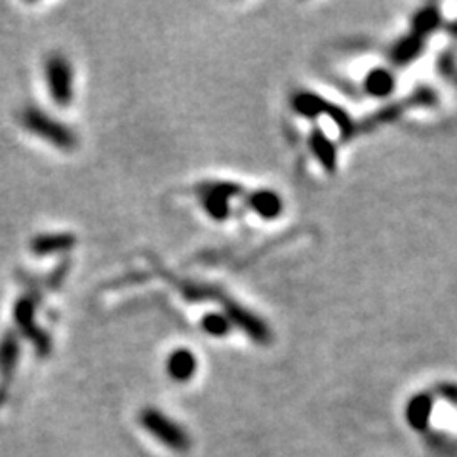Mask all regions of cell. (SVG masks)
<instances>
[{
	"instance_id": "cell-3",
	"label": "cell",
	"mask_w": 457,
	"mask_h": 457,
	"mask_svg": "<svg viewBox=\"0 0 457 457\" xmlns=\"http://www.w3.org/2000/svg\"><path fill=\"white\" fill-rule=\"evenodd\" d=\"M50 94L55 104L67 105L73 99V71L63 55H52L46 63Z\"/></svg>"
},
{
	"instance_id": "cell-5",
	"label": "cell",
	"mask_w": 457,
	"mask_h": 457,
	"mask_svg": "<svg viewBox=\"0 0 457 457\" xmlns=\"http://www.w3.org/2000/svg\"><path fill=\"white\" fill-rule=\"evenodd\" d=\"M238 191L240 189L237 185H223V183L213 185V187H206L203 196V206L208 212V216L216 221L227 220L228 212H231L228 200H231V196Z\"/></svg>"
},
{
	"instance_id": "cell-4",
	"label": "cell",
	"mask_w": 457,
	"mask_h": 457,
	"mask_svg": "<svg viewBox=\"0 0 457 457\" xmlns=\"http://www.w3.org/2000/svg\"><path fill=\"white\" fill-rule=\"evenodd\" d=\"M294 109L297 112H302L303 117H317V114H330V117L336 119L337 126L341 128L343 132L351 130V122L347 119V114L343 112L341 109L334 107L332 104H328L326 99L314 96V94H299L294 97Z\"/></svg>"
},
{
	"instance_id": "cell-9",
	"label": "cell",
	"mask_w": 457,
	"mask_h": 457,
	"mask_svg": "<svg viewBox=\"0 0 457 457\" xmlns=\"http://www.w3.org/2000/svg\"><path fill=\"white\" fill-rule=\"evenodd\" d=\"M406 416L413 428H425V425L428 423V418H431V400L423 395L416 396L408 404Z\"/></svg>"
},
{
	"instance_id": "cell-8",
	"label": "cell",
	"mask_w": 457,
	"mask_h": 457,
	"mask_svg": "<svg viewBox=\"0 0 457 457\" xmlns=\"http://www.w3.org/2000/svg\"><path fill=\"white\" fill-rule=\"evenodd\" d=\"M250 206L263 220H277L282 212V200L273 191H257L250 196Z\"/></svg>"
},
{
	"instance_id": "cell-1",
	"label": "cell",
	"mask_w": 457,
	"mask_h": 457,
	"mask_svg": "<svg viewBox=\"0 0 457 457\" xmlns=\"http://www.w3.org/2000/svg\"><path fill=\"white\" fill-rule=\"evenodd\" d=\"M139 423L145 431L174 452H187L191 448V436L185 428L161 410L145 408L139 413Z\"/></svg>"
},
{
	"instance_id": "cell-10",
	"label": "cell",
	"mask_w": 457,
	"mask_h": 457,
	"mask_svg": "<svg viewBox=\"0 0 457 457\" xmlns=\"http://www.w3.org/2000/svg\"><path fill=\"white\" fill-rule=\"evenodd\" d=\"M393 86H395V80H393L391 73H387L385 69L371 71V73L364 80L366 92L371 96H378V97L387 96L393 90Z\"/></svg>"
},
{
	"instance_id": "cell-2",
	"label": "cell",
	"mask_w": 457,
	"mask_h": 457,
	"mask_svg": "<svg viewBox=\"0 0 457 457\" xmlns=\"http://www.w3.org/2000/svg\"><path fill=\"white\" fill-rule=\"evenodd\" d=\"M23 124L29 132L40 136L42 139L50 141L52 145L60 149H73L75 147V136L73 132L65 128L63 124H57L45 112L37 109H27L23 114Z\"/></svg>"
},
{
	"instance_id": "cell-12",
	"label": "cell",
	"mask_w": 457,
	"mask_h": 457,
	"mask_svg": "<svg viewBox=\"0 0 457 457\" xmlns=\"http://www.w3.org/2000/svg\"><path fill=\"white\" fill-rule=\"evenodd\" d=\"M73 238H69L65 235H55V237H42L37 240V250L46 253V252H54V250H63L69 246V242Z\"/></svg>"
},
{
	"instance_id": "cell-7",
	"label": "cell",
	"mask_w": 457,
	"mask_h": 457,
	"mask_svg": "<svg viewBox=\"0 0 457 457\" xmlns=\"http://www.w3.org/2000/svg\"><path fill=\"white\" fill-rule=\"evenodd\" d=\"M309 145L314 153V156L322 162V166L328 171H334L336 164H337V154H336V147L334 143L324 136L322 130L319 128H314V130L309 134Z\"/></svg>"
},
{
	"instance_id": "cell-11",
	"label": "cell",
	"mask_w": 457,
	"mask_h": 457,
	"mask_svg": "<svg viewBox=\"0 0 457 457\" xmlns=\"http://www.w3.org/2000/svg\"><path fill=\"white\" fill-rule=\"evenodd\" d=\"M203 328L210 336L223 337L228 330H231V320L223 317V314L208 312V314H204V319H203Z\"/></svg>"
},
{
	"instance_id": "cell-6",
	"label": "cell",
	"mask_w": 457,
	"mask_h": 457,
	"mask_svg": "<svg viewBox=\"0 0 457 457\" xmlns=\"http://www.w3.org/2000/svg\"><path fill=\"white\" fill-rule=\"evenodd\" d=\"M166 371L178 383L189 381L196 374V356L189 349H176L168 356Z\"/></svg>"
}]
</instances>
